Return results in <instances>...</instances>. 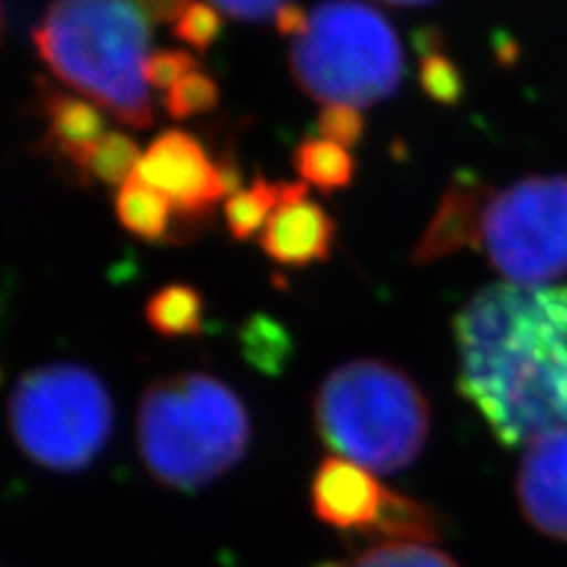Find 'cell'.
<instances>
[{
	"instance_id": "1",
	"label": "cell",
	"mask_w": 567,
	"mask_h": 567,
	"mask_svg": "<svg viewBox=\"0 0 567 567\" xmlns=\"http://www.w3.org/2000/svg\"><path fill=\"white\" fill-rule=\"evenodd\" d=\"M456 388L504 445L567 429V287L492 284L454 317Z\"/></svg>"
},
{
	"instance_id": "2",
	"label": "cell",
	"mask_w": 567,
	"mask_h": 567,
	"mask_svg": "<svg viewBox=\"0 0 567 567\" xmlns=\"http://www.w3.org/2000/svg\"><path fill=\"white\" fill-rule=\"evenodd\" d=\"M31 39L62 83L131 128H150L156 110L142 66L152 27L137 0H52Z\"/></svg>"
},
{
	"instance_id": "3",
	"label": "cell",
	"mask_w": 567,
	"mask_h": 567,
	"mask_svg": "<svg viewBox=\"0 0 567 567\" xmlns=\"http://www.w3.org/2000/svg\"><path fill=\"white\" fill-rule=\"evenodd\" d=\"M251 416L233 388L185 371L145 388L137 404V452L164 487L194 492L233 471L251 445Z\"/></svg>"
},
{
	"instance_id": "4",
	"label": "cell",
	"mask_w": 567,
	"mask_h": 567,
	"mask_svg": "<svg viewBox=\"0 0 567 567\" xmlns=\"http://www.w3.org/2000/svg\"><path fill=\"white\" fill-rule=\"evenodd\" d=\"M319 440L371 473L412 466L431 435V404L400 367L350 360L331 369L312 400Z\"/></svg>"
},
{
	"instance_id": "5",
	"label": "cell",
	"mask_w": 567,
	"mask_h": 567,
	"mask_svg": "<svg viewBox=\"0 0 567 567\" xmlns=\"http://www.w3.org/2000/svg\"><path fill=\"white\" fill-rule=\"evenodd\" d=\"M289 71L308 97L362 110L393 95L404 76L395 27L362 0H324L291 43Z\"/></svg>"
},
{
	"instance_id": "6",
	"label": "cell",
	"mask_w": 567,
	"mask_h": 567,
	"mask_svg": "<svg viewBox=\"0 0 567 567\" xmlns=\"http://www.w3.org/2000/svg\"><path fill=\"white\" fill-rule=\"evenodd\" d=\"M10 433L33 464L76 473L93 464L114 431V404L102 379L74 362H50L17 381Z\"/></svg>"
},
{
	"instance_id": "7",
	"label": "cell",
	"mask_w": 567,
	"mask_h": 567,
	"mask_svg": "<svg viewBox=\"0 0 567 567\" xmlns=\"http://www.w3.org/2000/svg\"><path fill=\"white\" fill-rule=\"evenodd\" d=\"M481 248L506 284L548 287L567 275V177L532 175L492 192Z\"/></svg>"
},
{
	"instance_id": "8",
	"label": "cell",
	"mask_w": 567,
	"mask_h": 567,
	"mask_svg": "<svg viewBox=\"0 0 567 567\" xmlns=\"http://www.w3.org/2000/svg\"><path fill=\"white\" fill-rule=\"evenodd\" d=\"M175 206L181 227H199L213 206L227 197L220 166L208 156L204 142L185 131H164L142 154L135 173Z\"/></svg>"
},
{
	"instance_id": "9",
	"label": "cell",
	"mask_w": 567,
	"mask_h": 567,
	"mask_svg": "<svg viewBox=\"0 0 567 567\" xmlns=\"http://www.w3.org/2000/svg\"><path fill=\"white\" fill-rule=\"evenodd\" d=\"M393 489L383 487L371 471L341 456H329L317 466L310 483V504L324 525L377 539Z\"/></svg>"
},
{
	"instance_id": "10",
	"label": "cell",
	"mask_w": 567,
	"mask_h": 567,
	"mask_svg": "<svg viewBox=\"0 0 567 567\" xmlns=\"http://www.w3.org/2000/svg\"><path fill=\"white\" fill-rule=\"evenodd\" d=\"M336 244V220L308 199V185L281 183V202L260 233V248L281 268L303 270L327 262Z\"/></svg>"
},
{
	"instance_id": "11",
	"label": "cell",
	"mask_w": 567,
	"mask_h": 567,
	"mask_svg": "<svg viewBox=\"0 0 567 567\" xmlns=\"http://www.w3.org/2000/svg\"><path fill=\"white\" fill-rule=\"evenodd\" d=\"M516 487L525 520L542 535L567 542V429L527 442Z\"/></svg>"
},
{
	"instance_id": "12",
	"label": "cell",
	"mask_w": 567,
	"mask_h": 567,
	"mask_svg": "<svg viewBox=\"0 0 567 567\" xmlns=\"http://www.w3.org/2000/svg\"><path fill=\"white\" fill-rule=\"evenodd\" d=\"M39 112L45 131L35 142L41 156H48L58 166L79 175L85 156L106 135V116L100 106L81 95L58 91L45 81H39Z\"/></svg>"
},
{
	"instance_id": "13",
	"label": "cell",
	"mask_w": 567,
	"mask_h": 567,
	"mask_svg": "<svg viewBox=\"0 0 567 567\" xmlns=\"http://www.w3.org/2000/svg\"><path fill=\"white\" fill-rule=\"evenodd\" d=\"M492 197L481 177L473 173L454 175L452 185L442 194L429 227L412 254L416 265H429L435 260L458 254L461 248H481L483 210Z\"/></svg>"
},
{
	"instance_id": "14",
	"label": "cell",
	"mask_w": 567,
	"mask_h": 567,
	"mask_svg": "<svg viewBox=\"0 0 567 567\" xmlns=\"http://www.w3.org/2000/svg\"><path fill=\"white\" fill-rule=\"evenodd\" d=\"M114 208L121 227L133 237L150 244L173 239V220L177 218L175 206L162 192L142 183L137 175L116 192Z\"/></svg>"
},
{
	"instance_id": "15",
	"label": "cell",
	"mask_w": 567,
	"mask_h": 567,
	"mask_svg": "<svg viewBox=\"0 0 567 567\" xmlns=\"http://www.w3.org/2000/svg\"><path fill=\"white\" fill-rule=\"evenodd\" d=\"M145 317L164 339H189L204 331L206 300L192 284H166L147 300Z\"/></svg>"
},
{
	"instance_id": "16",
	"label": "cell",
	"mask_w": 567,
	"mask_h": 567,
	"mask_svg": "<svg viewBox=\"0 0 567 567\" xmlns=\"http://www.w3.org/2000/svg\"><path fill=\"white\" fill-rule=\"evenodd\" d=\"M293 168L306 185L333 194L352 185L354 158L350 150L324 137H308L293 152Z\"/></svg>"
},
{
	"instance_id": "17",
	"label": "cell",
	"mask_w": 567,
	"mask_h": 567,
	"mask_svg": "<svg viewBox=\"0 0 567 567\" xmlns=\"http://www.w3.org/2000/svg\"><path fill=\"white\" fill-rule=\"evenodd\" d=\"M142 154L137 142L126 133H106L85 156L76 175L81 185H102L121 189L135 177Z\"/></svg>"
},
{
	"instance_id": "18",
	"label": "cell",
	"mask_w": 567,
	"mask_h": 567,
	"mask_svg": "<svg viewBox=\"0 0 567 567\" xmlns=\"http://www.w3.org/2000/svg\"><path fill=\"white\" fill-rule=\"evenodd\" d=\"M281 202V183L265 181L262 175H256V181L235 192L233 197L225 199L223 213L229 235L237 241H246L262 233L268 225L275 208Z\"/></svg>"
},
{
	"instance_id": "19",
	"label": "cell",
	"mask_w": 567,
	"mask_h": 567,
	"mask_svg": "<svg viewBox=\"0 0 567 567\" xmlns=\"http://www.w3.org/2000/svg\"><path fill=\"white\" fill-rule=\"evenodd\" d=\"M416 45L421 52L419 79L425 95L440 104H456L464 95V76H461L454 60L442 50L437 33L433 29L421 31Z\"/></svg>"
},
{
	"instance_id": "20",
	"label": "cell",
	"mask_w": 567,
	"mask_h": 567,
	"mask_svg": "<svg viewBox=\"0 0 567 567\" xmlns=\"http://www.w3.org/2000/svg\"><path fill=\"white\" fill-rule=\"evenodd\" d=\"M239 341L246 360L262 371H279L289 360L291 339L277 319L268 315H254L241 327Z\"/></svg>"
},
{
	"instance_id": "21",
	"label": "cell",
	"mask_w": 567,
	"mask_h": 567,
	"mask_svg": "<svg viewBox=\"0 0 567 567\" xmlns=\"http://www.w3.org/2000/svg\"><path fill=\"white\" fill-rule=\"evenodd\" d=\"M339 567H458L452 556L429 544L383 542L354 554Z\"/></svg>"
},
{
	"instance_id": "22",
	"label": "cell",
	"mask_w": 567,
	"mask_h": 567,
	"mask_svg": "<svg viewBox=\"0 0 567 567\" xmlns=\"http://www.w3.org/2000/svg\"><path fill=\"white\" fill-rule=\"evenodd\" d=\"M218 102H220L218 83L199 69L171 87L164 97V110L171 118L183 121L192 116L210 114L218 106Z\"/></svg>"
},
{
	"instance_id": "23",
	"label": "cell",
	"mask_w": 567,
	"mask_h": 567,
	"mask_svg": "<svg viewBox=\"0 0 567 567\" xmlns=\"http://www.w3.org/2000/svg\"><path fill=\"white\" fill-rule=\"evenodd\" d=\"M223 29H225V22H223L220 10L213 3L194 0L189 10L181 17V20H177L173 33L177 41H183L199 52H206L220 39Z\"/></svg>"
},
{
	"instance_id": "24",
	"label": "cell",
	"mask_w": 567,
	"mask_h": 567,
	"mask_svg": "<svg viewBox=\"0 0 567 567\" xmlns=\"http://www.w3.org/2000/svg\"><path fill=\"white\" fill-rule=\"evenodd\" d=\"M194 71H199V60L189 55L187 50H154L145 66H142V76H145L150 87L168 93L173 85L194 74Z\"/></svg>"
},
{
	"instance_id": "25",
	"label": "cell",
	"mask_w": 567,
	"mask_h": 567,
	"mask_svg": "<svg viewBox=\"0 0 567 567\" xmlns=\"http://www.w3.org/2000/svg\"><path fill=\"white\" fill-rule=\"evenodd\" d=\"M317 133L346 150L360 145L364 137V116L360 110L346 104H327L317 116Z\"/></svg>"
},
{
	"instance_id": "26",
	"label": "cell",
	"mask_w": 567,
	"mask_h": 567,
	"mask_svg": "<svg viewBox=\"0 0 567 567\" xmlns=\"http://www.w3.org/2000/svg\"><path fill=\"white\" fill-rule=\"evenodd\" d=\"M210 3L239 22H265L275 20L277 10L293 0H210Z\"/></svg>"
},
{
	"instance_id": "27",
	"label": "cell",
	"mask_w": 567,
	"mask_h": 567,
	"mask_svg": "<svg viewBox=\"0 0 567 567\" xmlns=\"http://www.w3.org/2000/svg\"><path fill=\"white\" fill-rule=\"evenodd\" d=\"M150 24H177L194 0H137Z\"/></svg>"
},
{
	"instance_id": "28",
	"label": "cell",
	"mask_w": 567,
	"mask_h": 567,
	"mask_svg": "<svg viewBox=\"0 0 567 567\" xmlns=\"http://www.w3.org/2000/svg\"><path fill=\"white\" fill-rule=\"evenodd\" d=\"M272 22L284 39L296 41L298 35L306 33V29L310 24V12H306L298 3H287L277 10Z\"/></svg>"
},
{
	"instance_id": "29",
	"label": "cell",
	"mask_w": 567,
	"mask_h": 567,
	"mask_svg": "<svg viewBox=\"0 0 567 567\" xmlns=\"http://www.w3.org/2000/svg\"><path fill=\"white\" fill-rule=\"evenodd\" d=\"M381 3L398 6V8H423V6L437 3V0H381Z\"/></svg>"
},
{
	"instance_id": "30",
	"label": "cell",
	"mask_w": 567,
	"mask_h": 567,
	"mask_svg": "<svg viewBox=\"0 0 567 567\" xmlns=\"http://www.w3.org/2000/svg\"><path fill=\"white\" fill-rule=\"evenodd\" d=\"M0 35H3V6H0Z\"/></svg>"
}]
</instances>
